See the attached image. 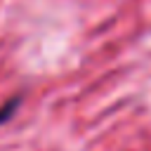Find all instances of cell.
<instances>
[{
  "mask_svg": "<svg viewBox=\"0 0 151 151\" xmlns=\"http://www.w3.org/2000/svg\"><path fill=\"white\" fill-rule=\"evenodd\" d=\"M19 104H21V97H12L7 104H2V106H0V125H5V123L17 113Z\"/></svg>",
  "mask_w": 151,
  "mask_h": 151,
  "instance_id": "obj_1",
  "label": "cell"
}]
</instances>
